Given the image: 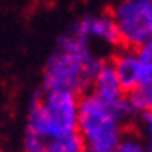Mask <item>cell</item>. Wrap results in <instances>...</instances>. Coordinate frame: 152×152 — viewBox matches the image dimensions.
<instances>
[{"instance_id": "cell-1", "label": "cell", "mask_w": 152, "mask_h": 152, "mask_svg": "<svg viewBox=\"0 0 152 152\" xmlns=\"http://www.w3.org/2000/svg\"><path fill=\"white\" fill-rule=\"evenodd\" d=\"M106 56L96 55L92 43L67 33L48 56L41 75L43 91H69L77 96L91 89V84Z\"/></svg>"}, {"instance_id": "cell-2", "label": "cell", "mask_w": 152, "mask_h": 152, "mask_svg": "<svg viewBox=\"0 0 152 152\" xmlns=\"http://www.w3.org/2000/svg\"><path fill=\"white\" fill-rule=\"evenodd\" d=\"M79 96L69 91L36 89L28 103L26 130L46 140L77 132Z\"/></svg>"}, {"instance_id": "cell-3", "label": "cell", "mask_w": 152, "mask_h": 152, "mask_svg": "<svg viewBox=\"0 0 152 152\" xmlns=\"http://www.w3.org/2000/svg\"><path fill=\"white\" fill-rule=\"evenodd\" d=\"M126 125L120 121L110 104L91 91L79 96L77 133L86 152H113Z\"/></svg>"}, {"instance_id": "cell-4", "label": "cell", "mask_w": 152, "mask_h": 152, "mask_svg": "<svg viewBox=\"0 0 152 152\" xmlns=\"http://www.w3.org/2000/svg\"><path fill=\"white\" fill-rule=\"evenodd\" d=\"M70 33L80 36V38H86L89 43H92V39H96V41L103 43L106 46H111V48L121 46L120 33H118L116 22L113 19L111 12H104V14H97V15L94 14L82 15L72 26Z\"/></svg>"}, {"instance_id": "cell-5", "label": "cell", "mask_w": 152, "mask_h": 152, "mask_svg": "<svg viewBox=\"0 0 152 152\" xmlns=\"http://www.w3.org/2000/svg\"><path fill=\"white\" fill-rule=\"evenodd\" d=\"M111 65L116 72V77L121 87H123L125 94L130 89H133L140 80L142 75V65L138 62L135 48H128V46H118L115 53L110 56Z\"/></svg>"}, {"instance_id": "cell-6", "label": "cell", "mask_w": 152, "mask_h": 152, "mask_svg": "<svg viewBox=\"0 0 152 152\" xmlns=\"http://www.w3.org/2000/svg\"><path fill=\"white\" fill-rule=\"evenodd\" d=\"M89 91L92 94H96L99 99H103L104 103H113V101H118V99L125 97V91L121 87L120 80H118L116 72L113 69L110 58L103 60Z\"/></svg>"}, {"instance_id": "cell-7", "label": "cell", "mask_w": 152, "mask_h": 152, "mask_svg": "<svg viewBox=\"0 0 152 152\" xmlns=\"http://www.w3.org/2000/svg\"><path fill=\"white\" fill-rule=\"evenodd\" d=\"M126 101L130 103L132 110L137 115L145 113V111H152V72L151 70L142 69V75L138 84L130 89L126 94Z\"/></svg>"}, {"instance_id": "cell-8", "label": "cell", "mask_w": 152, "mask_h": 152, "mask_svg": "<svg viewBox=\"0 0 152 152\" xmlns=\"http://www.w3.org/2000/svg\"><path fill=\"white\" fill-rule=\"evenodd\" d=\"M43 152H86V151H84L82 138L79 137V133L75 132V133H70V135L50 138Z\"/></svg>"}, {"instance_id": "cell-9", "label": "cell", "mask_w": 152, "mask_h": 152, "mask_svg": "<svg viewBox=\"0 0 152 152\" xmlns=\"http://www.w3.org/2000/svg\"><path fill=\"white\" fill-rule=\"evenodd\" d=\"M113 152H149V151H147L145 142L144 138L140 137V133L133 128V125H130V126L125 128L123 135H121L120 142L116 144Z\"/></svg>"}, {"instance_id": "cell-10", "label": "cell", "mask_w": 152, "mask_h": 152, "mask_svg": "<svg viewBox=\"0 0 152 152\" xmlns=\"http://www.w3.org/2000/svg\"><path fill=\"white\" fill-rule=\"evenodd\" d=\"M132 125L140 133V137L144 138L147 151L152 152V111H145V113L137 115Z\"/></svg>"}, {"instance_id": "cell-11", "label": "cell", "mask_w": 152, "mask_h": 152, "mask_svg": "<svg viewBox=\"0 0 152 152\" xmlns=\"http://www.w3.org/2000/svg\"><path fill=\"white\" fill-rule=\"evenodd\" d=\"M46 138L31 130H24L22 137V152H43L46 147Z\"/></svg>"}, {"instance_id": "cell-12", "label": "cell", "mask_w": 152, "mask_h": 152, "mask_svg": "<svg viewBox=\"0 0 152 152\" xmlns=\"http://www.w3.org/2000/svg\"><path fill=\"white\" fill-rule=\"evenodd\" d=\"M135 53H137V58L140 62V65H142V69L152 72V39H149V41L142 43L140 46H137Z\"/></svg>"}, {"instance_id": "cell-13", "label": "cell", "mask_w": 152, "mask_h": 152, "mask_svg": "<svg viewBox=\"0 0 152 152\" xmlns=\"http://www.w3.org/2000/svg\"><path fill=\"white\" fill-rule=\"evenodd\" d=\"M147 4V19H149V28H151V36H152V0H145Z\"/></svg>"}]
</instances>
